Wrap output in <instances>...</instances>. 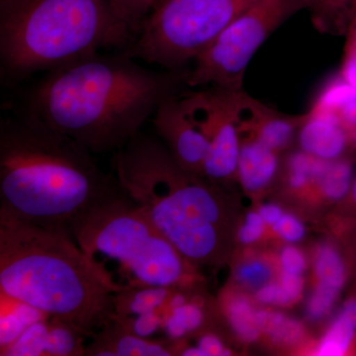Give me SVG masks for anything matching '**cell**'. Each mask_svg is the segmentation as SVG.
Here are the masks:
<instances>
[{
	"label": "cell",
	"instance_id": "6da1fadb",
	"mask_svg": "<svg viewBox=\"0 0 356 356\" xmlns=\"http://www.w3.org/2000/svg\"><path fill=\"white\" fill-rule=\"evenodd\" d=\"M184 72L143 67L125 51L96 54L47 72L24 109L91 154L115 153L187 88Z\"/></svg>",
	"mask_w": 356,
	"mask_h": 356
},
{
	"label": "cell",
	"instance_id": "7a4b0ae2",
	"mask_svg": "<svg viewBox=\"0 0 356 356\" xmlns=\"http://www.w3.org/2000/svg\"><path fill=\"white\" fill-rule=\"evenodd\" d=\"M92 154L25 109L6 115L0 120V216L70 236L79 218L123 193Z\"/></svg>",
	"mask_w": 356,
	"mask_h": 356
},
{
	"label": "cell",
	"instance_id": "3957f363",
	"mask_svg": "<svg viewBox=\"0 0 356 356\" xmlns=\"http://www.w3.org/2000/svg\"><path fill=\"white\" fill-rule=\"evenodd\" d=\"M112 165L124 193L191 266L222 261L231 227L217 184L185 170L161 140L140 133L115 152Z\"/></svg>",
	"mask_w": 356,
	"mask_h": 356
},
{
	"label": "cell",
	"instance_id": "277c9868",
	"mask_svg": "<svg viewBox=\"0 0 356 356\" xmlns=\"http://www.w3.org/2000/svg\"><path fill=\"white\" fill-rule=\"evenodd\" d=\"M0 293L86 334L111 322L117 294L67 233L6 216Z\"/></svg>",
	"mask_w": 356,
	"mask_h": 356
},
{
	"label": "cell",
	"instance_id": "5b68a950",
	"mask_svg": "<svg viewBox=\"0 0 356 356\" xmlns=\"http://www.w3.org/2000/svg\"><path fill=\"white\" fill-rule=\"evenodd\" d=\"M135 38L111 0H0V67L10 83Z\"/></svg>",
	"mask_w": 356,
	"mask_h": 356
},
{
	"label": "cell",
	"instance_id": "8992f818",
	"mask_svg": "<svg viewBox=\"0 0 356 356\" xmlns=\"http://www.w3.org/2000/svg\"><path fill=\"white\" fill-rule=\"evenodd\" d=\"M70 236L116 293L172 286L191 266L124 191L79 218Z\"/></svg>",
	"mask_w": 356,
	"mask_h": 356
},
{
	"label": "cell",
	"instance_id": "52a82bcc",
	"mask_svg": "<svg viewBox=\"0 0 356 356\" xmlns=\"http://www.w3.org/2000/svg\"><path fill=\"white\" fill-rule=\"evenodd\" d=\"M259 0H166L143 22L126 50L163 70L193 63L236 18Z\"/></svg>",
	"mask_w": 356,
	"mask_h": 356
},
{
	"label": "cell",
	"instance_id": "ba28073f",
	"mask_svg": "<svg viewBox=\"0 0 356 356\" xmlns=\"http://www.w3.org/2000/svg\"><path fill=\"white\" fill-rule=\"evenodd\" d=\"M304 10L303 0H259L236 18L185 70L188 88L241 90L250 60L278 28Z\"/></svg>",
	"mask_w": 356,
	"mask_h": 356
},
{
	"label": "cell",
	"instance_id": "9c48e42d",
	"mask_svg": "<svg viewBox=\"0 0 356 356\" xmlns=\"http://www.w3.org/2000/svg\"><path fill=\"white\" fill-rule=\"evenodd\" d=\"M207 91L184 90L159 105L151 119L159 139L188 172L204 177L209 149Z\"/></svg>",
	"mask_w": 356,
	"mask_h": 356
},
{
	"label": "cell",
	"instance_id": "30bf717a",
	"mask_svg": "<svg viewBox=\"0 0 356 356\" xmlns=\"http://www.w3.org/2000/svg\"><path fill=\"white\" fill-rule=\"evenodd\" d=\"M206 90L209 99V149L203 173L204 177L218 184L236 177L241 147L236 114V96L238 90L214 86H209Z\"/></svg>",
	"mask_w": 356,
	"mask_h": 356
},
{
	"label": "cell",
	"instance_id": "8fae6325",
	"mask_svg": "<svg viewBox=\"0 0 356 356\" xmlns=\"http://www.w3.org/2000/svg\"><path fill=\"white\" fill-rule=\"evenodd\" d=\"M236 114L241 133L252 134L278 153L287 149L298 138L305 118V113L278 111L248 95L243 89L236 92Z\"/></svg>",
	"mask_w": 356,
	"mask_h": 356
},
{
	"label": "cell",
	"instance_id": "7c38bea8",
	"mask_svg": "<svg viewBox=\"0 0 356 356\" xmlns=\"http://www.w3.org/2000/svg\"><path fill=\"white\" fill-rule=\"evenodd\" d=\"M297 140L302 151L325 161L343 158L351 147L350 135L337 114L316 104L305 112Z\"/></svg>",
	"mask_w": 356,
	"mask_h": 356
},
{
	"label": "cell",
	"instance_id": "4fadbf2b",
	"mask_svg": "<svg viewBox=\"0 0 356 356\" xmlns=\"http://www.w3.org/2000/svg\"><path fill=\"white\" fill-rule=\"evenodd\" d=\"M240 137L236 177L248 192L257 193L264 191L277 175L280 153L267 147L252 134L240 132Z\"/></svg>",
	"mask_w": 356,
	"mask_h": 356
},
{
	"label": "cell",
	"instance_id": "5bb4252c",
	"mask_svg": "<svg viewBox=\"0 0 356 356\" xmlns=\"http://www.w3.org/2000/svg\"><path fill=\"white\" fill-rule=\"evenodd\" d=\"M100 339L92 348L86 350L93 355L168 356L172 355L163 344L136 336L113 320L103 327Z\"/></svg>",
	"mask_w": 356,
	"mask_h": 356
},
{
	"label": "cell",
	"instance_id": "9a60e30c",
	"mask_svg": "<svg viewBox=\"0 0 356 356\" xmlns=\"http://www.w3.org/2000/svg\"><path fill=\"white\" fill-rule=\"evenodd\" d=\"M314 270L317 277L316 288L339 297L350 273L353 264L348 248L346 254L331 243H325L316 252Z\"/></svg>",
	"mask_w": 356,
	"mask_h": 356
},
{
	"label": "cell",
	"instance_id": "2e32d148",
	"mask_svg": "<svg viewBox=\"0 0 356 356\" xmlns=\"http://www.w3.org/2000/svg\"><path fill=\"white\" fill-rule=\"evenodd\" d=\"M312 25L318 33L343 36L356 19V0H303Z\"/></svg>",
	"mask_w": 356,
	"mask_h": 356
},
{
	"label": "cell",
	"instance_id": "e0dca14e",
	"mask_svg": "<svg viewBox=\"0 0 356 356\" xmlns=\"http://www.w3.org/2000/svg\"><path fill=\"white\" fill-rule=\"evenodd\" d=\"M356 341V295L346 300L336 320L323 337L316 355H344L353 350Z\"/></svg>",
	"mask_w": 356,
	"mask_h": 356
},
{
	"label": "cell",
	"instance_id": "ac0fdd59",
	"mask_svg": "<svg viewBox=\"0 0 356 356\" xmlns=\"http://www.w3.org/2000/svg\"><path fill=\"white\" fill-rule=\"evenodd\" d=\"M49 318L32 307L1 294L0 350L10 346L30 325Z\"/></svg>",
	"mask_w": 356,
	"mask_h": 356
},
{
	"label": "cell",
	"instance_id": "d6986e66",
	"mask_svg": "<svg viewBox=\"0 0 356 356\" xmlns=\"http://www.w3.org/2000/svg\"><path fill=\"white\" fill-rule=\"evenodd\" d=\"M353 179V163L350 159L329 161L318 178L317 189L327 200L341 202L348 196Z\"/></svg>",
	"mask_w": 356,
	"mask_h": 356
},
{
	"label": "cell",
	"instance_id": "ffe728a7",
	"mask_svg": "<svg viewBox=\"0 0 356 356\" xmlns=\"http://www.w3.org/2000/svg\"><path fill=\"white\" fill-rule=\"evenodd\" d=\"M49 330L44 355H83L84 332L58 318H49Z\"/></svg>",
	"mask_w": 356,
	"mask_h": 356
},
{
	"label": "cell",
	"instance_id": "44dd1931",
	"mask_svg": "<svg viewBox=\"0 0 356 356\" xmlns=\"http://www.w3.org/2000/svg\"><path fill=\"white\" fill-rule=\"evenodd\" d=\"M227 316L236 336L243 341L252 343L259 337L261 331L257 324V311L247 297H232L227 303Z\"/></svg>",
	"mask_w": 356,
	"mask_h": 356
},
{
	"label": "cell",
	"instance_id": "7402d4cb",
	"mask_svg": "<svg viewBox=\"0 0 356 356\" xmlns=\"http://www.w3.org/2000/svg\"><path fill=\"white\" fill-rule=\"evenodd\" d=\"M257 324L259 331L271 337L274 341L290 344L301 339L303 330L296 321L276 312L257 311Z\"/></svg>",
	"mask_w": 356,
	"mask_h": 356
},
{
	"label": "cell",
	"instance_id": "603a6c76",
	"mask_svg": "<svg viewBox=\"0 0 356 356\" xmlns=\"http://www.w3.org/2000/svg\"><path fill=\"white\" fill-rule=\"evenodd\" d=\"M49 318L30 325L10 346L0 350L1 355H44Z\"/></svg>",
	"mask_w": 356,
	"mask_h": 356
},
{
	"label": "cell",
	"instance_id": "cb8c5ba5",
	"mask_svg": "<svg viewBox=\"0 0 356 356\" xmlns=\"http://www.w3.org/2000/svg\"><path fill=\"white\" fill-rule=\"evenodd\" d=\"M159 0H111L115 11L137 36L143 22L153 13Z\"/></svg>",
	"mask_w": 356,
	"mask_h": 356
},
{
	"label": "cell",
	"instance_id": "d4e9b609",
	"mask_svg": "<svg viewBox=\"0 0 356 356\" xmlns=\"http://www.w3.org/2000/svg\"><path fill=\"white\" fill-rule=\"evenodd\" d=\"M172 313L165 325L170 337H182L185 332L194 331L202 324V311L194 304H184L173 308Z\"/></svg>",
	"mask_w": 356,
	"mask_h": 356
},
{
	"label": "cell",
	"instance_id": "484cf974",
	"mask_svg": "<svg viewBox=\"0 0 356 356\" xmlns=\"http://www.w3.org/2000/svg\"><path fill=\"white\" fill-rule=\"evenodd\" d=\"M236 280L250 289L259 288L270 282L273 268L266 261L252 259L243 262L236 270Z\"/></svg>",
	"mask_w": 356,
	"mask_h": 356
},
{
	"label": "cell",
	"instance_id": "4316f807",
	"mask_svg": "<svg viewBox=\"0 0 356 356\" xmlns=\"http://www.w3.org/2000/svg\"><path fill=\"white\" fill-rule=\"evenodd\" d=\"M344 36H346V42L339 74L356 90V19L351 23Z\"/></svg>",
	"mask_w": 356,
	"mask_h": 356
},
{
	"label": "cell",
	"instance_id": "83f0119b",
	"mask_svg": "<svg viewBox=\"0 0 356 356\" xmlns=\"http://www.w3.org/2000/svg\"><path fill=\"white\" fill-rule=\"evenodd\" d=\"M304 280L301 275L281 273L278 283L277 306H289L298 301L303 292Z\"/></svg>",
	"mask_w": 356,
	"mask_h": 356
},
{
	"label": "cell",
	"instance_id": "f1b7e54d",
	"mask_svg": "<svg viewBox=\"0 0 356 356\" xmlns=\"http://www.w3.org/2000/svg\"><path fill=\"white\" fill-rule=\"evenodd\" d=\"M273 229L282 240L288 243L299 242L306 233L304 225L296 217L290 214H283L274 225Z\"/></svg>",
	"mask_w": 356,
	"mask_h": 356
},
{
	"label": "cell",
	"instance_id": "f546056e",
	"mask_svg": "<svg viewBox=\"0 0 356 356\" xmlns=\"http://www.w3.org/2000/svg\"><path fill=\"white\" fill-rule=\"evenodd\" d=\"M280 266L281 273L302 275L306 269V259L301 250L289 245L281 252Z\"/></svg>",
	"mask_w": 356,
	"mask_h": 356
},
{
	"label": "cell",
	"instance_id": "4dcf8cb0",
	"mask_svg": "<svg viewBox=\"0 0 356 356\" xmlns=\"http://www.w3.org/2000/svg\"><path fill=\"white\" fill-rule=\"evenodd\" d=\"M266 225L259 213H248L245 224L238 232V240L245 245L257 242L264 234Z\"/></svg>",
	"mask_w": 356,
	"mask_h": 356
},
{
	"label": "cell",
	"instance_id": "1f68e13d",
	"mask_svg": "<svg viewBox=\"0 0 356 356\" xmlns=\"http://www.w3.org/2000/svg\"><path fill=\"white\" fill-rule=\"evenodd\" d=\"M327 109V108H325ZM334 113L341 119V123L348 130V135L356 131V96L351 98L341 107L334 110Z\"/></svg>",
	"mask_w": 356,
	"mask_h": 356
},
{
	"label": "cell",
	"instance_id": "d6a6232c",
	"mask_svg": "<svg viewBox=\"0 0 356 356\" xmlns=\"http://www.w3.org/2000/svg\"><path fill=\"white\" fill-rule=\"evenodd\" d=\"M339 216L341 222H350L356 219V177L348 196L343 199L339 205Z\"/></svg>",
	"mask_w": 356,
	"mask_h": 356
},
{
	"label": "cell",
	"instance_id": "836d02e7",
	"mask_svg": "<svg viewBox=\"0 0 356 356\" xmlns=\"http://www.w3.org/2000/svg\"><path fill=\"white\" fill-rule=\"evenodd\" d=\"M343 240L348 254H350L353 274H355L356 280V219L343 222Z\"/></svg>",
	"mask_w": 356,
	"mask_h": 356
},
{
	"label": "cell",
	"instance_id": "e575fe53",
	"mask_svg": "<svg viewBox=\"0 0 356 356\" xmlns=\"http://www.w3.org/2000/svg\"><path fill=\"white\" fill-rule=\"evenodd\" d=\"M198 348L202 350L204 356L229 355V351L225 350L221 341L212 334L203 337L199 341Z\"/></svg>",
	"mask_w": 356,
	"mask_h": 356
},
{
	"label": "cell",
	"instance_id": "d590c367",
	"mask_svg": "<svg viewBox=\"0 0 356 356\" xmlns=\"http://www.w3.org/2000/svg\"><path fill=\"white\" fill-rule=\"evenodd\" d=\"M257 301L264 305H276L278 298V283L268 282L257 289Z\"/></svg>",
	"mask_w": 356,
	"mask_h": 356
},
{
	"label": "cell",
	"instance_id": "8d00e7d4",
	"mask_svg": "<svg viewBox=\"0 0 356 356\" xmlns=\"http://www.w3.org/2000/svg\"><path fill=\"white\" fill-rule=\"evenodd\" d=\"M259 213L264 222L273 227L284 214L282 209L275 204H266V205L262 206Z\"/></svg>",
	"mask_w": 356,
	"mask_h": 356
},
{
	"label": "cell",
	"instance_id": "74e56055",
	"mask_svg": "<svg viewBox=\"0 0 356 356\" xmlns=\"http://www.w3.org/2000/svg\"><path fill=\"white\" fill-rule=\"evenodd\" d=\"M185 304V298L182 295H175L172 297V301H170V307L172 309L177 308V307L182 306Z\"/></svg>",
	"mask_w": 356,
	"mask_h": 356
},
{
	"label": "cell",
	"instance_id": "f35d334b",
	"mask_svg": "<svg viewBox=\"0 0 356 356\" xmlns=\"http://www.w3.org/2000/svg\"><path fill=\"white\" fill-rule=\"evenodd\" d=\"M166 1V0H159V2H158V4H156V7L161 6V3H163V2ZM154 8V9H156Z\"/></svg>",
	"mask_w": 356,
	"mask_h": 356
}]
</instances>
